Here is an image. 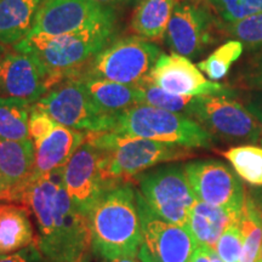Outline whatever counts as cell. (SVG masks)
Here are the masks:
<instances>
[{"instance_id":"1","label":"cell","mask_w":262,"mask_h":262,"mask_svg":"<svg viewBox=\"0 0 262 262\" xmlns=\"http://www.w3.org/2000/svg\"><path fill=\"white\" fill-rule=\"evenodd\" d=\"M37 224L35 244L45 262H72L91 251L89 217L75 208L62 169L32 180L21 199Z\"/></svg>"},{"instance_id":"2","label":"cell","mask_w":262,"mask_h":262,"mask_svg":"<svg viewBox=\"0 0 262 262\" xmlns=\"http://www.w3.org/2000/svg\"><path fill=\"white\" fill-rule=\"evenodd\" d=\"M88 217L93 253L107 260L137 258L142 221L139 193L134 183H120L108 189Z\"/></svg>"},{"instance_id":"3","label":"cell","mask_w":262,"mask_h":262,"mask_svg":"<svg viewBox=\"0 0 262 262\" xmlns=\"http://www.w3.org/2000/svg\"><path fill=\"white\" fill-rule=\"evenodd\" d=\"M86 141L102 150L104 175L117 185L134 183L140 173L159 164L180 162L194 156L188 147L126 137L111 131L88 134Z\"/></svg>"},{"instance_id":"4","label":"cell","mask_w":262,"mask_h":262,"mask_svg":"<svg viewBox=\"0 0 262 262\" xmlns=\"http://www.w3.org/2000/svg\"><path fill=\"white\" fill-rule=\"evenodd\" d=\"M111 133L188 148H211L214 136L194 119L182 113L136 104L116 114Z\"/></svg>"},{"instance_id":"5","label":"cell","mask_w":262,"mask_h":262,"mask_svg":"<svg viewBox=\"0 0 262 262\" xmlns=\"http://www.w3.org/2000/svg\"><path fill=\"white\" fill-rule=\"evenodd\" d=\"M116 27H101L72 34L28 35L14 45L15 51L37 57L48 70L66 78L79 74L85 64L113 41Z\"/></svg>"},{"instance_id":"6","label":"cell","mask_w":262,"mask_h":262,"mask_svg":"<svg viewBox=\"0 0 262 262\" xmlns=\"http://www.w3.org/2000/svg\"><path fill=\"white\" fill-rule=\"evenodd\" d=\"M162 54L158 45L139 35L120 38L95 55L75 77L100 78L136 88L150 79Z\"/></svg>"},{"instance_id":"7","label":"cell","mask_w":262,"mask_h":262,"mask_svg":"<svg viewBox=\"0 0 262 262\" xmlns=\"http://www.w3.org/2000/svg\"><path fill=\"white\" fill-rule=\"evenodd\" d=\"M137 191L158 217L170 224L186 226L195 196L189 186L185 165L159 166L140 173L134 180Z\"/></svg>"},{"instance_id":"8","label":"cell","mask_w":262,"mask_h":262,"mask_svg":"<svg viewBox=\"0 0 262 262\" xmlns=\"http://www.w3.org/2000/svg\"><path fill=\"white\" fill-rule=\"evenodd\" d=\"M186 116L212 136L229 142H255L262 134V123L243 103L229 95L195 96Z\"/></svg>"},{"instance_id":"9","label":"cell","mask_w":262,"mask_h":262,"mask_svg":"<svg viewBox=\"0 0 262 262\" xmlns=\"http://www.w3.org/2000/svg\"><path fill=\"white\" fill-rule=\"evenodd\" d=\"M58 125L86 134L106 133L113 129L114 116L97 110L79 78H67L34 103Z\"/></svg>"},{"instance_id":"10","label":"cell","mask_w":262,"mask_h":262,"mask_svg":"<svg viewBox=\"0 0 262 262\" xmlns=\"http://www.w3.org/2000/svg\"><path fill=\"white\" fill-rule=\"evenodd\" d=\"M117 19L113 5L95 0H44L28 35L56 37L93 28L116 27Z\"/></svg>"},{"instance_id":"11","label":"cell","mask_w":262,"mask_h":262,"mask_svg":"<svg viewBox=\"0 0 262 262\" xmlns=\"http://www.w3.org/2000/svg\"><path fill=\"white\" fill-rule=\"evenodd\" d=\"M221 27L203 0H181L176 2L164 38L172 52L194 60L224 37Z\"/></svg>"},{"instance_id":"12","label":"cell","mask_w":262,"mask_h":262,"mask_svg":"<svg viewBox=\"0 0 262 262\" xmlns=\"http://www.w3.org/2000/svg\"><path fill=\"white\" fill-rule=\"evenodd\" d=\"M62 183L75 208L85 216L108 189L118 186L104 175L102 150L89 141L62 168Z\"/></svg>"},{"instance_id":"13","label":"cell","mask_w":262,"mask_h":262,"mask_svg":"<svg viewBox=\"0 0 262 262\" xmlns=\"http://www.w3.org/2000/svg\"><path fill=\"white\" fill-rule=\"evenodd\" d=\"M137 193L142 221V241L137 258L141 262H191L198 245L187 227L158 217Z\"/></svg>"},{"instance_id":"14","label":"cell","mask_w":262,"mask_h":262,"mask_svg":"<svg viewBox=\"0 0 262 262\" xmlns=\"http://www.w3.org/2000/svg\"><path fill=\"white\" fill-rule=\"evenodd\" d=\"M189 186L199 202L228 210H243L247 195L239 176L217 159H199L185 164Z\"/></svg>"},{"instance_id":"15","label":"cell","mask_w":262,"mask_h":262,"mask_svg":"<svg viewBox=\"0 0 262 262\" xmlns=\"http://www.w3.org/2000/svg\"><path fill=\"white\" fill-rule=\"evenodd\" d=\"M67 79L48 70L37 57L9 50L0 71V97H15L35 103L55 85Z\"/></svg>"},{"instance_id":"16","label":"cell","mask_w":262,"mask_h":262,"mask_svg":"<svg viewBox=\"0 0 262 262\" xmlns=\"http://www.w3.org/2000/svg\"><path fill=\"white\" fill-rule=\"evenodd\" d=\"M150 81L160 89L180 96H209L235 94L227 85L206 79L191 60L181 55L163 54L150 73Z\"/></svg>"},{"instance_id":"17","label":"cell","mask_w":262,"mask_h":262,"mask_svg":"<svg viewBox=\"0 0 262 262\" xmlns=\"http://www.w3.org/2000/svg\"><path fill=\"white\" fill-rule=\"evenodd\" d=\"M86 135L83 131L57 124L50 135L34 145V169L31 181L63 168L86 141Z\"/></svg>"},{"instance_id":"18","label":"cell","mask_w":262,"mask_h":262,"mask_svg":"<svg viewBox=\"0 0 262 262\" xmlns=\"http://www.w3.org/2000/svg\"><path fill=\"white\" fill-rule=\"evenodd\" d=\"M34 142L0 139V172L14 189L16 202L21 199L31 182L34 169Z\"/></svg>"},{"instance_id":"19","label":"cell","mask_w":262,"mask_h":262,"mask_svg":"<svg viewBox=\"0 0 262 262\" xmlns=\"http://www.w3.org/2000/svg\"><path fill=\"white\" fill-rule=\"evenodd\" d=\"M242 211L228 210L206 203L195 201L192 206L186 227L196 245L215 249L219 238L229 225L241 221Z\"/></svg>"},{"instance_id":"20","label":"cell","mask_w":262,"mask_h":262,"mask_svg":"<svg viewBox=\"0 0 262 262\" xmlns=\"http://www.w3.org/2000/svg\"><path fill=\"white\" fill-rule=\"evenodd\" d=\"M31 212L18 203H0V254H11L35 243Z\"/></svg>"},{"instance_id":"21","label":"cell","mask_w":262,"mask_h":262,"mask_svg":"<svg viewBox=\"0 0 262 262\" xmlns=\"http://www.w3.org/2000/svg\"><path fill=\"white\" fill-rule=\"evenodd\" d=\"M77 78L83 81L85 90L97 110L108 116H114L127 108L140 104V93L135 86L100 78Z\"/></svg>"},{"instance_id":"22","label":"cell","mask_w":262,"mask_h":262,"mask_svg":"<svg viewBox=\"0 0 262 262\" xmlns=\"http://www.w3.org/2000/svg\"><path fill=\"white\" fill-rule=\"evenodd\" d=\"M44 0H0V42L14 47L31 33Z\"/></svg>"},{"instance_id":"23","label":"cell","mask_w":262,"mask_h":262,"mask_svg":"<svg viewBox=\"0 0 262 262\" xmlns=\"http://www.w3.org/2000/svg\"><path fill=\"white\" fill-rule=\"evenodd\" d=\"M175 5L176 0H140L131 19V28L147 40L164 38Z\"/></svg>"},{"instance_id":"24","label":"cell","mask_w":262,"mask_h":262,"mask_svg":"<svg viewBox=\"0 0 262 262\" xmlns=\"http://www.w3.org/2000/svg\"><path fill=\"white\" fill-rule=\"evenodd\" d=\"M31 102L15 97H0V139L26 141L31 139L28 130Z\"/></svg>"},{"instance_id":"25","label":"cell","mask_w":262,"mask_h":262,"mask_svg":"<svg viewBox=\"0 0 262 262\" xmlns=\"http://www.w3.org/2000/svg\"><path fill=\"white\" fill-rule=\"evenodd\" d=\"M239 226L243 237L241 262H261L262 212L249 198L242 210Z\"/></svg>"},{"instance_id":"26","label":"cell","mask_w":262,"mask_h":262,"mask_svg":"<svg viewBox=\"0 0 262 262\" xmlns=\"http://www.w3.org/2000/svg\"><path fill=\"white\" fill-rule=\"evenodd\" d=\"M241 179L254 186H262V148L257 146H237L224 152Z\"/></svg>"},{"instance_id":"27","label":"cell","mask_w":262,"mask_h":262,"mask_svg":"<svg viewBox=\"0 0 262 262\" xmlns=\"http://www.w3.org/2000/svg\"><path fill=\"white\" fill-rule=\"evenodd\" d=\"M244 49L241 41L234 39L228 40L212 51L205 60L199 62L196 67L212 81L224 79L234 62L242 57Z\"/></svg>"},{"instance_id":"28","label":"cell","mask_w":262,"mask_h":262,"mask_svg":"<svg viewBox=\"0 0 262 262\" xmlns=\"http://www.w3.org/2000/svg\"><path fill=\"white\" fill-rule=\"evenodd\" d=\"M222 35L241 41L249 52L262 50V12L231 24H222Z\"/></svg>"},{"instance_id":"29","label":"cell","mask_w":262,"mask_h":262,"mask_svg":"<svg viewBox=\"0 0 262 262\" xmlns=\"http://www.w3.org/2000/svg\"><path fill=\"white\" fill-rule=\"evenodd\" d=\"M136 88L139 89L140 93V104H147V106L182 114L187 113V110L191 106L193 98L195 97L170 94L153 84L150 79Z\"/></svg>"},{"instance_id":"30","label":"cell","mask_w":262,"mask_h":262,"mask_svg":"<svg viewBox=\"0 0 262 262\" xmlns=\"http://www.w3.org/2000/svg\"><path fill=\"white\" fill-rule=\"evenodd\" d=\"M222 24L262 12V0H203Z\"/></svg>"},{"instance_id":"31","label":"cell","mask_w":262,"mask_h":262,"mask_svg":"<svg viewBox=\"0 0 262 262\" xmlns=\"http://www.w3.org/2000/svg\"><path fill=\"white\" fill-rule=\"evenodd\" d=\"M243 237L239 222L229 225L215 245L216 253L224 262H241Z\"/></svg>"},{"instance_id":"32","label":"cell","mask_w":262,"mask_h":262,"mask_svg":"<svg viewBox=\"0 0 262 262\" xmlns=\"http://www.w3.org/2000/svg\"><path fill=\"white\" fill-rule=\"evenodd\" d=\"M235 83L244 90H262V50L253 52L244 63L239 66Z\"/></svg>"},{"instance_id":"33","label":"cell","mask_w":262,"mask_h":262,"mask_svg":"<svg viewBox=\"0 0 262 262\" xmlns=\"http://www.w3.org/2000/svg\"><path fill=\"white\" fill-rule=\"evenodd\" d=\"M56 125L57 123L48 113H45L34 103L32 104L31 113H29L28 130L29 136H31L34 145L44 140L48 135H50V133Z\"/></svg>"},{"instance_id":"34","label":"cell","mask_w":262,"mask_h":262,"mask_svg":"<svg viewBox=\"0 0 262 262\" xmlns=\"http://www.w3.org/2000/svg\"><path fill=\"white\" fill-rule=\"evenodd\" d=\"M0 262H45V260L34 243L16 253L0 254Z\"/></svg>"},{"instance_id":"35","label":"cell","mask_w":262,"mask_h":262,"mask_svg":"<svg viewBox=\"0 0 262 262\" xmlns=\"http://www.w3.org/2000/svg\"><path fill=\"white\" fill-rule=\"evenodd\" d=\"M244 106L262 123V90L249 91L244 97Z\"/></svg>"},{"instance_id":"36","label":"cell","mask_w":262,"mask_h":262,"mask_svg":"<svg viewBox=\"0 0 262 262\" xmlns=\"http://www.w3.org/2000/svg\"><path fill=\"white\" fill-rule=\"evenodd\" d=\"M191 262H224L215 249L206 245H198L193 253Z\"/></svg>"},{"instance_id":"37","label":"cell","mask_w":262,"mask_h":262,"mask_svg":"<svg viewBox=\"0 0 262 262\" xmlns=\"http://www.w3.org/2000/svg\"><path fill=\"white\" fill-rule=\"evenodd\" d=\"M17 203L16 202V196L14 189L11 188L8 180L4 178L2 172H0V203Z\"/></svg>"},{"instance_id":"38","label":"cell","mask_w":262,"mask_h":262,"mask_svg":"<svg viewBox=\"0 0 262 262\" xmlns=\"http://www.w3.org/2000/svg\"><path fill=\"white\" fill-rule=\"evenodd\" d=\"M95 2L102 3V4L107 5H133L139 4L140 0H95Z\"/></svg>"},{"instance_id":"39","label":"cell","mask_w":262,"mask_h":262,"mask_svg":"<svg viewBox=\"0 0 262 262\" xmlns=\"http://www.w3.org/2000/svg\"><path fill=\"white\" fill-rule=\"evenodd\" d=\"M98 262H141L137 260V258H125V257H122V258H113V260H107V258H102L100 257V260Z\"/></svg>"},{"instance_id":"40","label":"cell","mask_w":262,"mask_h":262,"mask_svg":"<svg viewBox=\"0 0 262 262\" xmlns=\"http://www.w3.org/2000/svg\"><path fill=\"white\" fill-rule=\"evenodd\" d=\"M8 48L5 47V45H3L2 42H0V71H2V67H3V63H4V60L6 57V55H8Z\"/></svg>"},{"instance_id":"41","label":"cell","mask_w":262,"mask_h":262,"mask_svg":"<svg viewBox=\"0 0 262 262\" xmlns=\"http://www.w3.org/2000/svg\"><path fill=\"white\" fill-rule=\"evenodd\" d=\"M72 262H90V257H89V255H86V256H83V257L78 258V260L72 261Z\"/></svg>"},{"instance_id":"42","label":"cell","mask_w":262,"mask_h":262,"mask_svg":"<svg viewBox=\"0 0 262 262\" xmlns=\"http://www.w3.org/2000/svg\"><path fill=\"white\" fill-rule=\"evenodd\" d=\"M261 262H262V256H261Z\"/></svg>"},{"instance_id":"43","label":"cell","mask_w":262,"mask_h":262,"mask_svg":"<svg viewBox=\"0 0 262 262\" xmlns=\"http://www.w3.org/2000/svg\"><path fill=\"white\" fill-rule=\"evenodd\" d=\"M180 2H181V0H180ZM191 2H193V0H191Z\"/></svg>"}]
</instances>
